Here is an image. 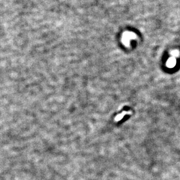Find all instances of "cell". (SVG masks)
<instances>
[{"mask_svg": "<svg viewBox=\"0 0 180 180\" xmlns=\"http://www.w3.org/2000/svg\"><path fill=\"white\" fill-rule=\"evenodd\" d=\"M131 113V112H123L121 114H119L115 118V121L116 122H118V121H119L120 120H121L123 119V117L126 115H127V114H130Z\"/></svg>", "mask_w": 180, "mask_h": 180, "instance_id": "1", "label": "cell"}]
</instances>
